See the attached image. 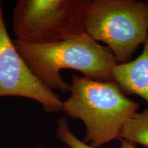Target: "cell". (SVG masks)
Wrapping results in <instances>:
<instances>
[{"label":"cell","instance_id":"4","mask_svg":"<svg viewBox=\"0 0 148 148\" xmlns=\"http://www.w3.org/2000/svg\"><path fill=\"white\" fill-rule=\"evenodd\" d=\"M91 0H18L12 14L16 40L47 44L85 34Z\"/></svg>","mask_w":148,"mask_h":148},{"label":"cell","instance_id":"1","mask_svg":"<svg viewBox=\"0 0 148 148\" xmlns=\"http://www.w3.org/2000/svg\"><path fill=\"white\" fill-rule=\"evenodd\" d=\"M13 42L32 73L53 91L69 92L70 84L60 74L63 69L76 70L95 80L112 81V69L117 63L112 51L86 33L47 44Z\"/></svg>","mask_w":148,"mask_h":148},{"label":"cell","instance_id":"8","mask_svg":"<svg viewBox=\"0 0 148 148\" xmlns=\"http://www.w3.org/2000/svg\"><path fill=\"white\" fill-rule=\"evenodd\" d=\"M56 136L70 148H99L88 145L81 140L73 134L70 129L69 122L66 117L60 116L58 120V126L56 128ZM120 147L119 148H137L136 145L120 138Z\"/></svg>","mask_w":148,"mask_h":148},{"label":"cell","instance_id":"7","mask_svg":"<svg viewBox=\"0 0 148 148\" xmlns=\"http://www.w3.org/2000/svg\"><path fill=\"white\" fill-rule=\"evenodd\" d=\"M120 138L148 148V107L142 112H136L127 120Z\"/></svg>","mask_w":148,"mask_h":148},{"label":"cell","instance_id":"2","mask_svg":"<svg viewBox=\"0 0 148 148\" xmlns=\"http://www.w3.org/2000/svg\"><path fill=\"white\" fill-rule=\"evenodd\" d=\"M70 95L62 112L84 123L83 141L95 147L119 139L130 118L137 112L138 102L130 99L113 81H99L72 75Z\"/></svg>","mask_w":148,"mask_h":148},{"label":"cell","instance_id":"6","mask_svg":"<svg viewBox=\"0 0 148 148\" xmlns=\"http://www.w3.org/2000/svg\"><path fill=\"white\" fill-rule=\"evenodd\" d=\"M143 45L136 59L114 66L112 80L125 95L139 96L148 105V37Z\"/></svg>","mask_w":148,"mask_h":148},{"label":"cell","instance_id":"5","mask_svg":"<svg viewBox=\"0 0 148 148\" xmlns=\"http://www.w3.org/2000/svg\"><path fill=\"white\" fill-rule=\"evenodd\" d=\"M20 97L37 101L48 113L62 112L63 101L32 73L9 36L0 1V97Z\"/></svg>","mask_w":148,"mask_h":148},{"label":"cell","instance_id":"3","mask_svg":"<svg viewBox=\"0 0 148 148\" xmlns=\"http://www.w3.org/2000/svg\"><path fill=\"white\" fill-rule=\"evenodd\" d=\"M86 33L104 42L117 64L130 61L148 37V2L138 0H91Z\"/></svg>","mask_w":148,"mask_h":148}]
</instances>
